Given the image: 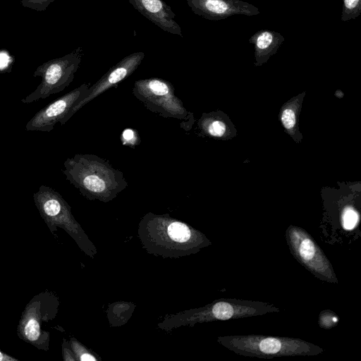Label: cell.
Segmentation results:
<instances>
[{"instance_id": "1", "label": "cell", "mask_w": 361, "mask_h": 361, "mask_svg": "<svg viewBox=\"0 0 361 361\" xmlns=\"http://www.w3.org/2000/svg\"><path fill=\"white\" fill-rule=\"evenodd\" d=\"M137 233L148 253L165 258L196 254L212 244L204 233L168 214H146L138 224Z\"/></svg>"}, {"instance_id": "2", "label": "cell", "mask_w": 361, "mask_h": 361, "mask_svg": "<svg viewBox=\"0 0 361 361\" xmlns=\"http://www.w3.org/2000/svg\"><path fill=\"white\" fill-rule=\"evenodd\" d=\"M63 166L66 180L89 200L109 202L128 185L122 171L95 154H76Z\"/></svg>"}, {"instance_id": "3", "label": "cell", "mask_w": 361, "mask_h": 361, "mask_svg": "<svg viewBox=\"0 0 361 361\" xmlns=\"http://www.w3.org/2000/svg\"><path fill=\"white\" fill-rule=\"evenodd\" d=\"M280 311L274 304L262 301L221 298L202 307L167 316L158 326L161 329L170 330L185 325L192 326L197 323L262 316Z\"/></svg>"}, {"instance_id": "4", "label": "cell", "mask_w": 361, "mask_h": 361, "mask_svg": "<svg viewBox=\"0 0 361 361\" xmlns=\"http://www.w3.org/2000/svg\"><path fill=\"white\" fill-rule=\"evenodd\" d=\"M219 343L240 355L273 358L284 356H314L324 352L320 346L301 338L257 334L217 337Z\"/></svg>"}, {"instance_id": "5", "label": "cell", "mask_w": 361, "mask_h": 361, "mask_svg": "<svg viewBox=\"0 0 361 361\" xmlns=\"http://www.w3.org/2000/svg\"><path fill=\"white\" fill-rule=\"evenodd\" d=\"M33 199L41 217L51 233L57 228L63 229L77 243L80 249L91 258L97 249L71 213V208L63 197L53 188L41 185Z\"/></svg>"}, {"instance_id": "6", "label": "cell", "mask_w": 361, "mask_h": 361, "mask_svg": "<svg viewBox=\"0 0 361 361\" xmlns=\"http://www.w3.org/2000/svg\"><path fill=\"white\" fill-rule=\"evenodd\" d=\"M59 300L54 293L45 290L35 295L26 305L17 326L21 340L38 350H49L51 332L48 324L58 313Z\"/></svg>"}, {"instance_id": "7", "label": "cell", "mask_w": 361, "mask_h": 361, "mask_svg": "<svg viewBox=\"0 0 361 361\" xmlns=\"http://www.w3.org/2000/svg\"><path fill=\"white\" fill-rule=\"evenodd\" d=\"M83 55L82 47H78L63 56L49 60L39 66L33 76L40 77L42 81L21 102L30 104L63 91L73 80Z\"/></svg>"}, {"instance_id": "8", "label": "cell", "mask_w": 361, "mask_h": 361, "mask_svg": "<svg viewBox=\"0 0 361 361\" xmlns=\"http://www.w3.org/2000/svg\"><path fill=\"white\" fill-rule=\"evenodd\" d=\"M133 94L149 111L164 118L184 121L183 126L190 118V113L175 95L173 85L167 80L158 78L136 80Z\"/></svg>"}, {"instance_id": "9", "label": "cell", "mask_w": 361, "mask_h": 361, "mask_svg": "<svg viewBox=\"0 0 361 361\" xmlns=\"http://www.w3.org/2000/svg\"><path fill=\"white\" fill-rule=\"evenodd\" d=\"M286 239L292 255L316 278L331 283H338L332 264L305 229L290 226L286 231Z\"/></svg>"}, {"instance_id": "10", "label": "cell", "mask_w": 361, "mask_h": 361, "mask_svg": "<svg viewBox=\"0 0 361 361\" xmlns=\"http://www.w3.org/2000/svg\"><path fill=\"white\" fill-rule=\"evenodd\" d=\"M89 87L90 84H82L40 109L27 123L26 130L49 133L57 123L65 124L75 114V106Z\"/></svg>"}, {"instance_id": "11", "label": "cell", "mask_w": 361, "mask_h": 361, "mask_svg": "<svg viewBox=\"0 0 361 361\" xmlns=\"http://www.w3.org/2000/svg\"><path fill=\"white\" fill-rule=\"evenodd\" d=\"M145 54L137 51L125 56L118 63L112 66L98 81L90 87L78 104L75 106L76 113L88 102L102 93L117 85L130 76L140 65Z\"/></svg>"}, {"instance_id": "12", "label": "cell", "mask_w": 361, "mask_h": 361, "mask_svg": "<svg viewBox=\"0 0 361 361\" xmlns=\"http://www.w3.org/2000/svg\"><path fill=\"white\" fill-rule=\"evenodd\" d=\"M196 15L210 20H219L234 15L253 16L259 13L255 6L242 0H187Z\"/></svg>"}, {"instance_id": "13", "label": "cell", "mask_w": 361, "mask_h": 361, "mask_svg": "<svg viewBox=\"0 0 361 361\" xmlns=\"http://www.w3.org/2000/svg\"><path fill=\"white\" fill-rule=\"evenodd\" d=\"M132 6L149 21L165 32L183 37L175 20L176 14L163 0H127Z\"/></svg>"}, {"instance_id": "14", "label": "cell", "mask_w": 361, "mask_h": 361, "mask_svg": "<svg viewBox=\"0 0 361 361\" xmlns=\"http://www.w3.org/2000/svg\"><path fill=\"white\" fill-rule=\"evenodd\" d=\"M284 40L281 33L267 29L257 31L248 39L254 47L255 59L259 64L276 54Z\"/></svg>"}, {"instance_id": "15", "label": "cell", "mask_w": 361, "mask_h": 361, "mask_svg": "<svg viewBox=\"0 0 361 361\" xmlns=\"http://www.w3.org/2000/svg\"><path fill=\"white\" fill-rule=\"evenodd\" d=\"M361 13V0H343L341 19L345 22L357 18Z\"/></svg>"}, {"instance_id": "16", "label": "cell", "mask_w": 361, "mask_h": 361, "mask_svg": "<svg viewBox=\"0 0 361 361\" xmlns=\"http://www.w3.org/2000/svg\"><path fill=\"white\" fill-rule=\"evenodd\" d=\"M69 342L77 361H97L99 360L95 355L75 338H71Z\"/></svg>"}, {"instance_id": "17", "label": "cell", "mask_w": 361, "mask_h": 361, "mask_svg": "<svg viewBox=\"0 0 361 361\" xmlns=\"http://www.w3.org/2000/svg\"><path fill=\"white\" fill-rule=\"evenodd\" d=\"M202 126L211 136L221 137L226 132V125L219 120L203 119Z\"/></svg>"}, {"instance_id": "18", "label": "cell", "mask_w": 361, "mask_h": 361, "mask_svg": "<svg viewBox=\"0 0 361 361\" xmlns=\"http://www.w3.org/2000/svg\"><path fill=\"white\" fill-rule=\"evenodd\" d=\"M359 221V215L356 210L350 207L344 209L341 216V224L344 229L350 231L355 228Z\"/></svg>"}, {"instance_id": "19", "label": "cell", "mask_w": 361, "mask_h": 361, "mask_svg": "<svg viewBox=\"0 0 361 361\" xmlns=\"http://www.w3.org/2000/svg\"><path fill=\"white\" fill-rule=\"evenodd\" d=\"M339 321V317L332 311L326 310L319 314V324L321 328L331 329Z\"/></svg>"}, {"instance_id": "20", "label": "cell", "mask_w": 361, "mask_h": 361, "mask_svg": "<svg viewBox=\"0 0 361 361\" xmlns=\"http://www.w3.org/2000/svg\"><path fill=\"white\" fill-rule=\"evenodd\" d=\"M55 0H20L23 7L37 11H44Z\"/></svg>"}, {"instance_id": "21", "label": "cell", "mask_w": 361, "mask_h": 361, "mask_svg": "<svg viewBox=\"0 0 361 361\" xmlns=\"http://www.w3.org/2000/svg\"><path fill=\"white\" fill-rule=\"evenodd\" d=\"M121 137L123 145L133 147L138 143L139 136L137 133L132 129H126L123 132Z\"/></svg>"}, {"instance_id": "22", "label": "cell", "mask_w": 361, "mask_h": 361, "mask_svg": "<svg viewBox=\"0 0 361 361\" xmlns=\"http://www.w3.org/2000/svg\"><path fill=\"white\" fill-rule=\"evenodd\" d=\"M281 121L287 129H290L295 124V116L294 111L290 109H285L281 115Z\"/></svg>"}, {"instance_id": "23", "label": "cell", "mask_w": 361, "mask_h": 361, "mask_svg": "<svg viewBox=\"0 0 361 361\" xmlns=\"http://www.w3.org/2000/svg\"><path fill=\"white\" fill-rule=\"evenodd\" d=\"M61 346L62 355L64 361H77L69 341L63 338Z\"/></svg>"}, {"instance_id": "24", "label": "cell", "mask_w": 361, "mask_h": 361, "mask_svg": "<svg viewBox=\"0 0 361 361\" xmlns=\"http://www.w3.org/2000/svg\"><path fill=\"white\" fill-rule=\"evenodd\" d=\"M0 361H18V360L3 352L0 349Z\"/></svg>"}]
</instances>
